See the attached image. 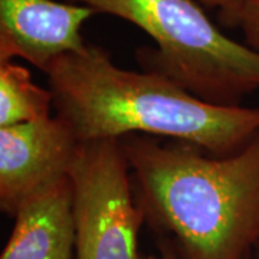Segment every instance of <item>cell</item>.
<instances>
[{"label": "cell", "instance_id": "obj_1", "mask_svg": "<svg viewBox=\"0 0 259 259\" xmlns=\"http://www.w3.org/2000/svg\"><path fill=\"white\" fill-rule=\"evenodd\" d=\"M134 199L179 259H250L259 239V133L226 157L185 141L121 139Z\"/></svg>", "mask_w": 259, "mask_h": 259}, {"label": "cell", "instance_id": "obj_2", "mask_svg": "<svg viewBox=\"0 0 259 259\" xmlns=\"http://www.w3.org/2000/svg\"><path fill=\"white\" fill-rule=\"evenodd\" d=\"M45 74L56 115L78 141L144 134L226 157L259 133V108L206 102L157 72L122 69L94 44L56 58Z\"/></svg>", "mask_w": 259, "mask_h": 259}, {"label": "cell", "instance_id": "obj_3", "mask_svg": "<svg viewBox=\"0 0 259 259\" xmlns=\"http://www.w3.org/2000/svg\"><path fill=\"white\" fill-rule=\"evenodd\" d=\"M136 25L156 48L139 51L146 71L214 105H241L259 90V52L229 37L197 0H71Z\"/></svg>", "mask_w": 259, "mask_h": 259}, {"label": "cell", "instance_id": "obj_4", "mask_svg": "<svg viewBox=\"0 0 259 259\" xmlns=\"http://www.w3.org/2000/svg\"><path fill=\"white\" fill-rule=\"evenodd\" d=\"M68 176L76 259H141L137 233L144 221L121 139L79 141Z\"/></svg>", "mask_w": 259, "mask_h": 259}, {"label": "cell", "instance_id": "obj_5", "mask_svg": "<svg viewBox=\"0 0 259 259\" xmlns=\"http://www.w3.org/2000/svg\"><path fill=\"white\" fill-rule=\"evenodd\" d=\"M78 144L58 115L0 127V209L15 218L28 199L68 176Z\"/></svg>", "mask_w": 259, "mask_h": 259}, {"label": "cell", "instance_id": "obj_6", "mask_svg": "<svg viewBox=\"0 0 259 259\" xmlns=\"http://www.w3.org/2000/svg\"><path fill=\"white\" fill-rule=\"evenodd\" d=\"M97 12L55 0H0V62L22 58L40 71L56 58L82 51V25Z\"/></svg>", "mask_w": 259, "mask_h": 259}, {"label": "cell", "instance_id": "obj_7", "mask_svg": "<svg viewBox=\"0 0 259 259\" xmlns=\"http://www.w3.org/2000/svg\"><path fill=\"white\" fill-rule=\"evenodd\" d=\"M74 249L72 183L65 176L20 206L0 259H72Z\"/></svg>", "mask_w": 259, "mask_h": 259}, {"label": "cell", "instance_id": "obj_8", "mask_svg": "<svg viewBox=\"0 0 259 259\" xmlns=\"http://www.w3.org/2000/svg\"><path fill=\"white\" fill-rule=\"evenodd\" d=\"M54 107L49 90L37 87L22 65L0 62V127L47 120Z\"/></svg>", "mask_w": 259, "mask_h": 259}, {"label": "cell", "instance_id": "obj_9", "mask_svg": "<svg viewBox=\"0 0 259 259\" xmlns=\"http://www.w3.org/2000/svg\"><path fill=\"white\" fill-rule=\"evenodd\" d=\"M206 9H214L221 25L228 29L238 28L239 18L245 8L253 0H197Z\"/></svg>", "mask_w": 259, "mask_h": 259}, {"label": "cell", "instance_id": "obj_10", "mask_svg": "<svg viewBox=\"0 0 259 259\" xmlns=\"http://www.w3.org/2000/svg\"><path fill=\"white\" fill-rule=\"evenodd\" d=\"M238 29L242 30L245 44L259 52V0H253L242 12Z\"/></svg>", "mask_w": 259, "mask_h": 259}, {"label": "cell", "instance_id": "obj_11", "mask_svg": "<svg viewBox=\"0 0 259 259\" xmlns=\"http://www.w3.org/2000/svg\"><path fill=\"white\" fill-rule=\"evenodd\" d=\"M141 259H179L176 252L171 248V245L168 242H163L160 245V253L158 255H147Z\"/></svg>", "mask_w": 259, "mask_h": 259}, {"label": "cell", "instance_id": "obj_12", "mask_svg": "<svg viewBox=\"0 0 259 259\" xmlns=\"http://www.w3.org/2000/svg\"><path fill=\"white\" fill-rule=\"evenodd\" d=\"M250 259H259V239L255 245V249H253V253H252V258Z\"/></svg>", "mask_w": 259, "mask_h": 259}]
</instances>
